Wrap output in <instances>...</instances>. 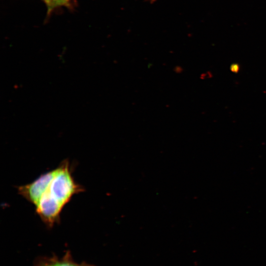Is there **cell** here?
<instances>
[{
	"label": "cell",
	"instance_id": "3",
	"mask_svg": "<svg viewBox=\"0 0 266 266\" xmlns=\"http://www.w3.org/2000/svg\"><path fill=\"white\" fill-rule=\"evenodd\" d=\"M64 207L45 192L35 207V211L45 224L52 227L60 220Z\"/></svg>",
	"mask_w": 266,
	"mask_h": 266
},
{
	"label": "cell",
	"instance_id": "4",
	"mask_svg": "<svg viewBox=\"0 0 266 266\" xmlns=\"http://www.w3.org/2000/svg\"><path fill=\"white\" fill-rule=\"evenodd\" d=\"M36 266H94L85 263H78L72 258L70 252H66L61 257L52 256L43 258L39 260Z\"/></svg>",
	"mask_w": 266,
	"mask_h": 266
},
{
	"label": "cell",
	"instance_id": "5",
	"mask_svg": "<svg viewBox=\"0 0 266 266\" xmlns=\"http://www.w3.org/2000/svg\"><path fill=\"white\" fill-rule=\"evenodd\" d=\"M47 7L48 13H50L53 9L60 6L70 5V0H43Z\"/></svg>",
	"mask_w": 266,
	"mask_h": 266
},
{
	"label": "cell",
	"instance_id": "1",
	"mask_svg": "<svg viewBox=\"0 0 266 266\" xmlns=\"http://www.w3.org/2000/svg\"><path fill=\"white\" fill-rule=\"evenodd\" d=\"M58 168L57 174L45 192L64 206L74 195L82 192L84 188L75 182L67 160L62 162Z\"/></svg>",
	"mask_w": 266,
	"mask_h": 266
},
{
	"label": "cell",
	"instance_id": "2",
	"mask_svg": "<svg viewBox=\"0 0 266 266\" xmlns=\"http://www.w3.org/2000/svg\"><path fill=\"white\" fill-rule=\"evenodd\" d=\"M58 170L57 167L41 174L29 184L18 186L17 187L18 193L36 207Z\"/></svg>",
	"mask_w": 266,
	"mask_h": 266
},
{
	"label": "cell",
	"instance_id": "6",
	"mask_svg": "<svg viewBox=\"0 0 266 266\" xmlns=\"http://www.w3.org/2000/svg\"><path fill=\"white\" fill-rule=\"evenodd\" d=\"M231 71L233 72H237L239 69V66L237 64H233L230 67Z\"/></svg>",
	"mask_w": 266,
	"mask_h": 266
}]
</instances>
